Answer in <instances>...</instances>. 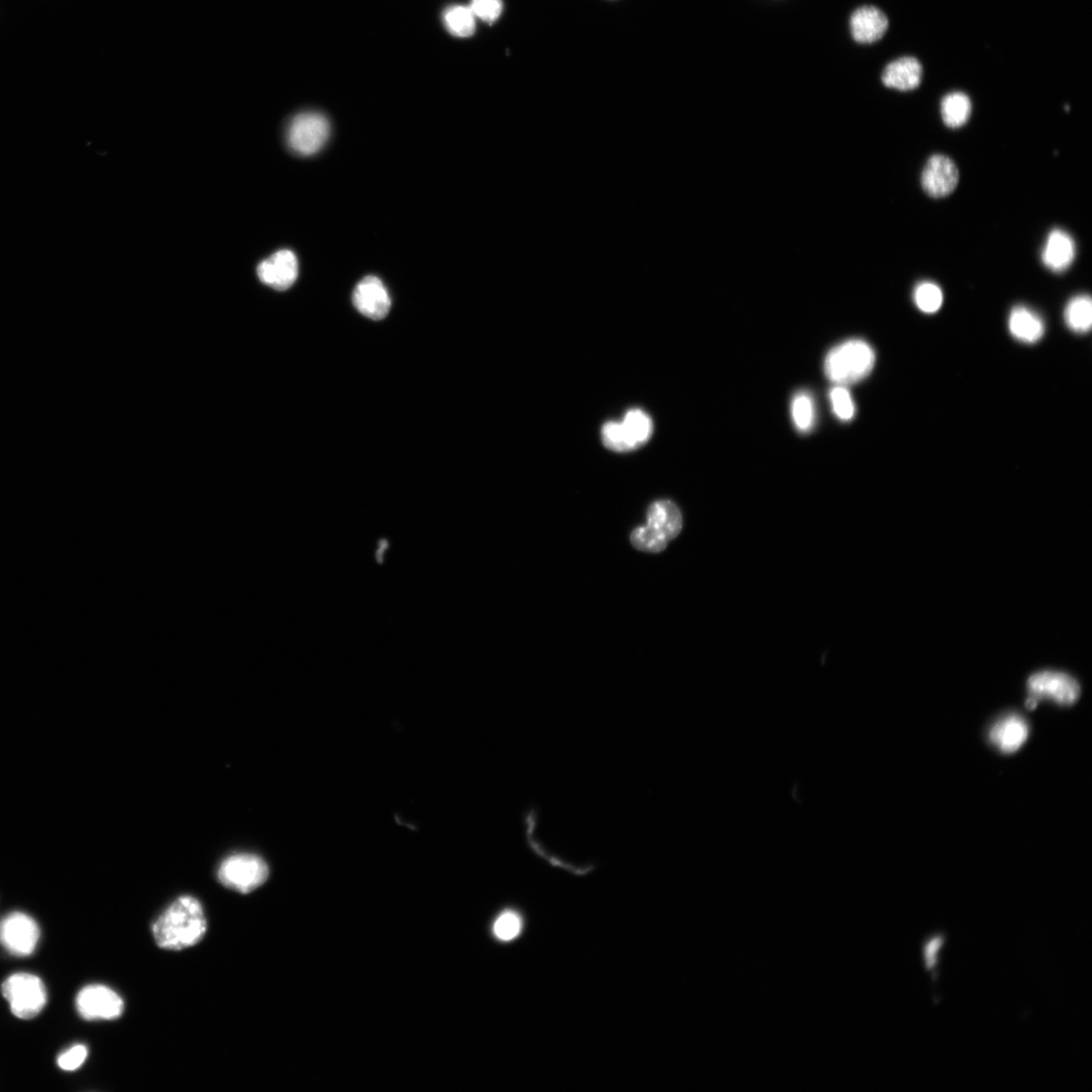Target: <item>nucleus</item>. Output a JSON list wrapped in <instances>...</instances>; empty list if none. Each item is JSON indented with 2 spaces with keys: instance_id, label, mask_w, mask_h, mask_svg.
I'll return each instance as SVG.
<instances>
[{
  "instance_id": "7",
  "label": "nucleus",
  "mask_w": 1092,
  "mask_h": 1092,
  "mask_svg": "<svg viewBox=\"0 0 1092 1092\" xmlns=\"http://www.w3.org/2000/svg\"><path fill=\"white\" fill-rule=\"evenodd\" d=\"M39 939V928L30 916L13 913L0 923V944L14 956H30Z\"/></svg>"
},
{
  "instance_id": "17",
  "label": "nucleus",
  "mask_w": 1092,
  "mask_h": 1092,
  "mask_svg": "<svg viewBox=\"0 0 1092 1092\" xmlns=\"http://www.w3.org/2000/svg\"><path fill=\"white\" fill-rule=\"evenodd\" d=\"M1011 335L1025 343H1036L1045 333L1044 322L1039 315L1027 307H1017L1008 318Z\"/></svg>"
},
{
  "instance_id": "5",
  "label": "nucleus",
  "mask_w": 1092,
  "mask_h": 1092,
  "mask_svg": "<svg viewBox=\"0 0 1092 1092\" xmlns=\"http://www.w3.org/2000/svg\"><path fill=\"white\" fill-rule=\"evenodd\" d=\"M329 135L330 125L325 116L302 113L293 118L289 127V146L298 154L312 155L325 145Z\"/></svg>"
},
{
  "instance_id": "19",
  "label": "nucleus",
  "mask_w": 1092,
  "mask_h": 1092,
  "mask_svg": "<svg viewBox=\"0 0 1092 1092\" xmlns=\"http://www.w3.org/2000/svg\"><path fill=\"white\" fill-rule=\"evenodd\" d=\"M620 422L633 451L642 447L653 436L654 422L650 415L641 409L630 410Z\"/></svg>"
},
{
  "instance_id": "24",
  "label": "nucleus",
  "mask_w": 1092,
  "mask_h": 1092,
  "mask_svg": "<svg viewBox=\"0 0 1092 1092\" xmlns=\"http://www.w3.org/2000/svg\"><path fill=\"white\" fill-rule=\"evenodd\" d=\"M523 929V921L516 912L507 910L501 914L494 923L495 937L502 942H511L517 939Z\"/></svg>"
},
{
  "instance_id": "28",
  "label": "nucleus",
  "mask_w": 1092,
  "mask_h": 1092,
  "mask_svg": "<svg viewBox=\"0 0 1092 1092\" xmlns=\"http://www.w3.org/2000/svg\"><path fill=\"white\" fill-rule=\"evenodd\" d=\"M631 540L637 550L651 554L664 551L669 544L655 534L646 525L636 529L631 535Z\"/></svg>"
},
{
  "instance_id": "9",
  "label": "nucleus",
  "mask_w": 1092,
  "mask_h": 1092,
  "mask_svg": "<svg viewBox=\"0 0 1092 1092\" xmlns=\"http://www.w3.org/2000/svg\"><path fill=\"white\" fill-rule=\"evenodd\" d=\"M959 170L952 159L936 154L930 157L922 173V187L932 197L940 198L952 194L959 182Z\"/></svg>"
},
{
  "instance_id": "30",
  "label": "nucleus",
  "mask_w": 1092,
  "mask_h": 1092,
  "mask_svg": "<svg viewBox=\"0 0 1092 1092\" xmlns=\"http://www.w3.org/2000/svg\"><path fill=\"white\" fill-rule=\"evenodd\" d=\"M89 1050L85 1045H75L58 1057V1066L65 1071H74L86 1062Z\"/></svg>"
},
{
  "instance_id": "12",
  "label": "nucleus",
  "mask_w": 1092,
  "mask_h": 1092,
  "mask_svg": "<svg viewBox=\"0 0 1092 1092\" xmlns=\"http://www.w3.org/2000/svg\"><path fill=\"white\" fill-rule=\"evenodd\" d=\"M646 526L663 541L669 543L681 533L683 516L674 502L656 501L647 509Z\"/></svg>"
},
{
  "instance_id": "16",
  "label": "nucleus",
  "mask_w": 1092,
  "mask_h": 1092,
  "mask_svg": "<svg viewBox=\"0 0 1092 1092\" xmlns=\"http://www.w3.org/2000/svg\"><path fill=\"white\" fill-rule=\"evenodd\" d=\"M1076 255V242L1068 233L1056 229L1049 234L1042 252L1046 268L1054 273H1062L1075 261Z\"/></svg>"
},
{
  "instance_id": "20",
  "label": "nucleus",
  "mask_w": 1092,
  "mask_h": 1092,
  "mask_svg": "<svg viewBox=\"0 0 1092 1092\" xmlns=\"http://www.w3.org/2000/svg\"><path fill=\"white\" fill-rule=\"evenodd\" d=\"M1067 326L1077 333H1087L1092 324V302L1088 296L1072 299L1064 312Z\"/></svg>"
},
{
  "instance_id": "14",
  "label": "nucleus",
  "mask_w": 1092,
  "mask_h": 1092,
  "mask_svg": "<svg viewBox=\"0 0 1092 1092\" xmlns=\"http://www.w3.org/2000/svg\"><path fill=\"white\" fill-rule=\"evenodd\" d=\"M851 32L860 44L878 42L889 28L887 15L878 8L866 6L858 9L851 16Z\"/></svg>"
},
{
  "instance_id": "13",
  "label": "nucleus",
  "mask_w": 1092,
  "mask_h": 1092,
  "mask_svg": "<svg viewBox=\"0 0 1092 1092\" xmlns=\"http://www.w3.org/2000/svg\"><path fill=\"white\" fill-rule=\"evenodd\" d=\"M923 77L921 61L914 56H903L890 63L882 73V83L888 89L912 91L920 88Z\"/></svg>"
},
{
  "instance_id": "6",
  "label": "nucleus",
  "mask_w": 1092,
  "mask_h": 1092,
  "mask_svg": "<svg viewBox=\"0 0 1092 1092\" xmlns=\"http://www.w3.org/2000/svg\"><path fill=\"white\" fill-rule=\"evenodd\" d=\"M124 1001L106 985L92 984L79 991L76 1008L85 1020H116L124 1013Z\"/></svg>"
},
{
  "instance_id": "10",
  "label": "nucleus",
  "mask_w": 1092,
  "mask_h": 1092,
  "mask_svg": "<svg viewBox=\"0 0 1092 1092\" xmlns=\"http://www.w3.org/2000/svg\"><path fill=\"white\" fill-rule=\"evenodd\" d=\"M259 279L277 291H287L299 275V262L291 250H280L262 261L257 270Z\"/></svg>"
},
{
  "instance_id": "26",
  "label": "nucleus",
  "mask_w": 1092,
  "mask_h": 1092,
  "mask_svg": "<svg viewBox=\"0 0 1092 1092\" xmlns=\"http://www.w3.org/2000/svg\"><path fill=\"white\" fill-rule=\"evenodd\" d=\"M947 941V935L943 932L929 936L923 940L922 944L923 956L924 966L929 975H932L933 982L938 978V966L939 955L942 948Z\"/></svg>"
},
{
  "instance_id": "4",
  "label": "nucleus",
  "mask_w": 1092,
  "mask_h": 1092,
  "mask_svg": "<svg viewBox=\"0 0 1092 1092\" xmlns=\"http://www.w3.org/2000/svg\"><path fill=\"white\" fill-rule=\"evenodd\" d=\"M269 876L267 862L253 854L233 855L221 864L218 871L222 885L242 895L254 892Z\"/></svg>"
},
{
  "instance_id": "3",
  "label": "nucleus",
  "mask_w": 1092,
  "mask_h": 1092,
  "mask_svg": "<svg viewBox=\"0 0 1092 1092\" xmlns=\"http://www.w3.org/2000/svg\"><path fill=\"white\" fill-rule=\"evenodd\" d=\"M3 994L13 1014L19 1019L37 1017L47 1003V990L42 979L30 974H15L3 984Z\"/></svg>"
},
{
  "instance_id": "18",
  "label": "nucleus",
  "mask_w": 1092,
  "mask_h": 1092,
  "mask_svg": "<svg viewBox=\"0 0 1092 1092\" xmlns=\"http://www.w3.org/2000/svg\"><path fill=\"white\" fill-rule=\"evenodd\" d=\"M973 113L970 97L962 91L945 95L941 101V115L944 123L950 129L963 127Z\"/></svg>"
},
{
  "instance_id": "27",
  "label": "nucleus",
  "mask_w": 1092,
  "mask_h": 1092,
  "mask_svg": "<svg viewBox=\"0 0 1092 1092\" xmlns=\"http://www.w3.org/2000/svg\"><path fill=\"white\" fill-rule=\"evenodd\" d=\"M834 414L844 422L851 421L856 415V404L849 391L845 386H836L829 392Z\"/></svg>"
},
{
  "instance_id": "32",
  "label": "nucleus",
  "mask_w": 1092,
  "mask_h": 1092,
  "mask_svg": "<svg viewBox=\"0 0 1092 1092\" xmlns=\"http://www.w3.org/2000/svg\"><path fill=\"white\" fill-rule=\"evenodd\" d=\"M1038 703H1039V700L1037 698H1035L1034 696H1029L1027 698V702H1026V706H1027V710L1034 711L1035 708L1038 706Z\"/></svg>"
},
{
  "instance_id": "1",
  "label": "nucleus",
  "mask_w": 1092,
  "mask_h": 1092,
  "mask_svg": "<svg viewBox=\"0 0 1092 1092\" xmlns=\"http://www.w3.org/2000/svg\"><path fill=\"white\" fill-rule=\"evenodd\" d=\"M207 929L204 907L193 897L177 898L152 924L157 946L169 950L195 946L204 939Z\"/></svg>"
},
{
  "instance_id": "29",
  "label": "nucleus",
  "mask_w": 1092,
  "mask_h": 1092,
  "mask_svg": "<svg viewBox=\"0 0 1092 1092\" xmlns=\"http://www.w3.org/2000/svg\"><path fill=\"white\" fill-rule=\"evenodd\" d=\"M471 11L484 23L494 24L502 14V0H471Z\"/></svg>"
},
{
  "instance_id": "21",
  "label": "nucleus",
  "mask_w": 1092,
  "mask_h": 1092,
  "mask_svg": "<svg viewBox=\"0 0 1092 1092\" xmlns=\"http://www.w3.org/2000/svg\"><path fill=\"white\" fill-rule=\"evenodd\" d=\"M445 28L457 38H469L476 32V16L470 7L452 6L444 11Z\"/></svg>"
},
{
  "instance_id": "2",
  "label": "nucleus",
  "mask_w": 1092,
  "mask_h": 1092,
  "mask_svg": "<svg viewBox=\"0 0 1092 1092\" xmlns=\"http://www.w3.org/2000/svg\"><path fill=\"white\" fill-rule=\"evenodd\" d=\"M876 355L870 344L849 339L826 354L824 373L837 386H848L866 378L874 369Z\"/></svg>"
},
{
  "instance_id": "11",
  "label": "nucleus",
  "mask_w": 1092,
  "mask_h": 1092,
  "mask_svg": "<svg viewBox=\"0 0 1092 1092\" xmlns=\"http://www.w3.org/2000/svg\"><path fill=\"white\" fill-rule=\"evenodd\" d=\"M355 308L363 316L373 320H381L391 309V298L381 280L376 276L363 278L353 293Z\"/></svg>"
},
{
  "instance_id": "8",
  "label": "nucleus",
  "mask_w": 1092,
  "mask_h": 1092,
  "mask_svg": "<svg viewBox=\"0 0 1092 1092\" xmlns=\"http://www.w3.org/2000/svg\"><path fill=\"white\" fill-rule=\"evenodd\" d=\"M1027 687L1030 696H1034L1039 701L1047 698L1060 705H1072L1080 696V686L1078 681L1060 672L1037 673L1028 679Z\"/></svg>"
},
{
  "instance_id": "25",
  "label": "nucleus",
  "mask_w": 1092,
  "mask_h": 1092,
  "mask_svg": "<svg viewBox=\"0 0 1092 1092\" xmlns=\"http://www.w3.org/2000/svg\"><path fill=\"white\" fill-rule=\"evenodd\" d=\"M601 438L605 447L615 453L633 452L620 421H609L603 425Z\"/></svg>"
},
{
  "instance_id": "31",
  "label": "nucleus",
  "mask_w": 1092,
  "mask_h": 1092,
  "mask_svg": "<svg viewBox=\"0 0 1092 1092\" xmlns=\"http://www.w3.org/2000/svg\"><path fill=\"white\" fill-rule=\"evenodd\" d=\"M377 544H378V549H377V556H376V558H377V562H378L379 564H382V562H383V554H384V552H386V551L388 550V548H389V540H387V539H380V540L378 541V543H377Z\"/></svg>"
},
{
  "instance_id": "23",
  "label": "nucleus",
  "mask_w": 1092,
  "mask_h": 1092,
  "mask_svg": "<svg viewBox=\"0 0 1092 1092\" xmlns=\"http://www.w3.org/2000/svg\"><path fill=\"white\" fill-rule=\"evenodd\" d=\"M914 298L917 307L926 314L938 312L944 300L941 288L930 281L921 282L915 290Z\"/></svg>"
},
{
  "instance_id": "15",
  "label": "nucleus",
  "mask_w": 1092,
  "mask_h": 1092,
  "mask_svg": "<svg viewBox=\"0 0 1092 1092\" xmlns=\"http://www.w3.org/2000/svg\"><path fill=\"white\" fill-rule=\"evenodd\" d=\"M1028 725L1017 715H1010L999 720L989 732V741L1004 754H1013L1027 741Z\"/></svg>"
},
{
  "instance_id": "22",
  "label": "nucleus",
  "mask_w": 1092,
  "mask_h": 1092,
  "mask_svg": "<svg viewBox=\"0 0 1092 1092\" xmlns=\"http://www.w3.org/2000/svg\"><path fill=\"white\" fill-rule=\"evenodd\" d=\"M793 420L797 430L811 431L816 424V403L813 396L805 391L798 392L792 403Z\"/></svg>"
}]
</instances>
